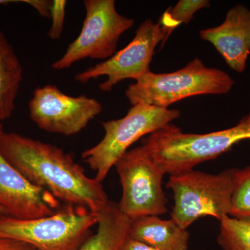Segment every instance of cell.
<instances>
[{"mask_svg": "<svg viewBox=\"0 0 250 250\" xmlns=\"http://www.w3.org/2000/svg\"><path fill=\"white\" fill-rule=\"evenodd\" d=\"M129 238L159 250H188L190 233L172 219L146 215L131 220Z\"/></svg>", "mask_w": 250, "mask_h": 250, "instance_id": "obj_13", "label": "cell"}, {"mask_svg": "<svg viewBox=\"0 0 250 250\" xmlns=\"http://www.w3.org/2000/svg\"><path fill=\"white\" fill-rule=\"evenodd\" d=\"M22 2L30 5L43 17L51 18L52 1L48 0H22Z\"/></svg>", "mask_w": 250, "mask_h": 250, "instance_id": "obj_20", "label": "cell"}, {"mask_svg": "<svg viewBox=\"0 0 250 250\" xmlns=\"http://www.w3.org/2000/svg\"><path fill=\"white\" fill-rule=\"evenodd\" d=\"M218 243L223 250H250V224L225 217L220 222Z\"/></svg>", "mask_w": 250, "mask_h": 250, "instance_id": "obj_17", "label": "cell"}, {"mask_svg": "<svg viewBox=\"0 0 250 250\" xmlns=\"http://www.w3.org/2000/svg\"><path fill=\"white\" fill-rule=\"evenodd\" d=\"M121 250H159L142 242L128 238Z\"/></svg>", "mask_w": 250, "mask_h": 250, "instance_id": "obj_22", "label": "cell"}, {"mask_svg": "<svg viewBox=\"0 0 250 250\" xmlns=\"http://www.w3.org/2000/svg\"><path fill=\"white\" fill-rule=\"evenodd\" d=\"M0 207L21 220L48 216L62 207L50 192L36 187L5 159L0 152Z\"/></svg>", "mask_w": 250, "mask_h": 250, "instance_id": "obj_11", "label": "cell"}, {"mask_svg": "<svg viewBox=\"0 0 250 250\" xmlns=\"http://www.w3.org/2000/svg\"><path fill=\"white\" fill-rule=\"evenodd\" d=\"M166 42L165 34L160 24L147 19L141 23L136 30L133 40L104 62L77 74L75 80L85 83L98 77L106 76L107 80L99 85L104 93L113 90V87L126 79L137 80L150 72L151 62L156 46Z\"/></svg>", "mask_w": 250, "mask_h": 250, "instance_id": "obj_9", "label": "cell"}, {"mask_svg": "<svg viewBox=\"0 0 250 250\" xmlns=\"http://www.w3.org/2000/svg\"><path fill=\"white\" fill-rule=\"evenodd\" d=\"M22 72L14 47L0 29V123L12 116Z\"/></svg>", "mask_w": 250, "mask_h": 250, "instance_id": "obj_15", "label": "cell"}, {"mask_svg": "<svg viewBox=\"0 0 250 250\" xmlns=\"http://www.w3.org/2000/svg\"><path fill=\"white\" fill-rule=\"evenodd\" d=\"M29 110L31 121L41 129L69 136L86 127L103 106L96 99L70 96L56 85H45L34 90Z\"/></svg>", "mask_w": 250, "mask_h": 250, "instance_id": "obj_10", "label": "cell"}, {"mask_svg": "<svg viewBox=\"0 0 250 250\" xmlns=\"http://www.w3.org/2000/svg\"><path fill=\"white\" fill-rule=\"evenodd\" d=\"M0 250H36L23 242L0 237Z\"/></svg>", "mask_w": 250, "mask_h": 250, "instance_id": "obj_21", "label": "cell"}, {"mask_svg": "<svg viewBox=\"0 0 250 250\" xmlns=\"http://www.w3.org/2000/svg\"><path fill=\"white\" fill-rule=\"evenodd\" d=\"M131 223L118 204L109 201L98 213L96 233L85 241L80 250H121L129 238Z\"/></svg>", "mask_w": 250, "mask_h": 250, "instance_id": "obj_14", "label": "cell"}, {"mask_svg": "<svg viewBox=\"0 0 250 250\" xmlns=\"http://www.w3.org/2000/svg\"><path fill=\"white\" fill-rule=\"evenodd\" d=\"M179 110L145 104L132 105L126 116L102 123L104 136L93 147L82 152V158L103 182L122 156L141 138L162 129L180 117Z\"/></svg>", "mask_w": 250, "mask_h": 250, "instance_id": "obj_6", "label": "cell"}, {"mask_svg": "<svg viewBox=\"0 0 250 250\" xmlns=\"http://www.w3.org/2000/svg\"><path fill=\"white\" fill-rule=\"evenodd\" d=\"M18 1H12V0H0V4L8 5L13 2H18Z\"/></svg>", "mask_w": 250, "mask_h": 250, "instance_id": "obj_23", "label": "cell"}, {"mask_svg": "<svg viewBox=\"0 0 250 250\" xmlns=\"http://www.w3.org/2000/svg\"><path fill=\"white\" fill-rule=\"evenodd\" d=\"M85 17L80 35L63 55L52 63L62 70L85 59H107L116 53L121 36L135 24L117 11L114 0H85Z\"/></svg>", "mask_w": 250, "mask_h": 250, "instance_id": "obj_7", "label": "cell"}, {"mask_svg": "<svg viewBox=\"0 0 250 250\" xmlns=\"http://www.w3.org/2000/svg\"><path fill=\"white\" fill-rule=\"evenodd\" d=\"M209 7L210 3L208 0H179L174 7L166 10L159 22L165 34L166 42L182 23L187 24L197 11Z\"/></svg>", "mask_w": 250, "mask_h": 250, "instance_id": "obj_16", "label": "cell"}, {"mask_svg": "<svg viewBox=\"0 0 250 250\" xmlns=\"http://www.w3.org/2000/svg\"><path fill=\"white\" fill-rule=\"evenodd\" d=\"M229 216L250 224V166L243 169L235 168Z\"/></svg>", "mask_w": 250, "mask_h": 250, "instance_id": "obj_18", "label": "cell"}, {"mask_svg": "<svg viewBox=\"0 0 250 250\" xmlns=\"http://www.w3.org/2000/svg\"><path fill=\"white\" fill-rule=\"evenodd\" d=\"M250 139V113L229 129L205 134H187L169 124L142 140V147L165 174L192 170Z\"/></svg>", "mask_w": 250, "mask_h": 250, "instance_id": "obj_2", "label": "cell"}, {"mask_svg": "<svg viewBox=\"0 0 250 250\" xmlns=\"http://www.w3.org/2000/svg\"><path fill=\"white\" fill-rule=\"evenodd\" d=\"M65 0H53L51 8L52 26L48 31V36L52 40H58L62 36L65 17Z\"/></svg>", "mask_w": 250, "mask_h": 250, "instance_id": "obj_19", "label": "cell"}, {"mask_svg": "<svg viewBox=\"0 0 250 250\" xmlns=\"http://www.w3.org/2000/svg\"><path fill=\"white\" fill-rule=\"evenodd\" d=\"M97 223L96 213L65 205L53 215L29 220L0 214V237L27 243L36 250H80Z\"/></svg>", "mask_w": 250, "mask_h": 250, "instance_id": "obj_4", "label": "cell"}, {"mask_svg": "<svg viewBox=\"0 0 250 250\" xmlns=\"http://www.w3.org/2000/svg\"><path fill=\"white\" fill-rule=\"evenodd\" d=\"M0 214L6 215V211L1 207H0Z\"/></svg>", "mask_w": 250, "mask_h": 250, "instance_id": "obj_24", "label": "cell"}, {"mask_svg": "<svg viewBox=\"0 0 250 250\" xmlns=\"http://www.w3.org/2000/svg\"><path fill=\"white\" fill-rule=\"evenodd\" d=\"M233 84L234 81L227 72L207 67L200 59H195L170 73L148 72L130 84L125 95L131 105L145 104L167 108L190 97L228 93Z\"/></svg>", "mask_w": 250, "mask_h": 250, "instance_id": "obj_3", "label": "cell"}, {"mask_svg": "<svg viewBox=\"0 0 250 250\" xmlns=\"http://www.w3.org/2000/svg\"><path fill=\"white\" fill-rule=\"evenodd\" d=\"M235 169L219 174L189 170L170 175L166 187L173 192L174 204L171 219L187 229L205 216L221 221L231 208Z\"/></svg>", "mask_w": 250, "mask_h": 250, "instance_id": "obj_5", "label": "cell"}, {"mask_svg": "<svg viewBox=\"0 0 250 250\" xmlns=\"http://www.w3.org/2000/svg\"><path fill=\"white\" fill-rule=\"evenodd\" d=\"M123 189L118 204L123 214L131 220L167 211L162 183L165 173L142 147L134 148L115 164Z\"/></svg>", "mask_w": 250, "mask_h": 250, "instance_id": "obj_8", "label": "cell"}, {"mask_svg": "<svg viewBox=\"0 0 250 250\" xmlns=\"http://www.w3.org/2000/svg\"><path fill=\"white\" fill-rule=\"evenodd\" d=\"M0 152L31 184L66 205L98 214L110 201L102 182L88 177L70 154L57 146L6 132L0 124Z\"/></svg>", "mask_w": 250, "mask_h": 250, "instance_id": "obj_1", "label": "cell"}, {"mask_svg": "<svg viewBox=\"0 0 250 250\" xmlns=\"http://www.w3.org/2000/svg\"><path fill=\"white\" fill-rule=\"evenodd\" d=\"M233 70L242 73L250 54V9L238 4L229 10L225 21L217 27L200 31Z\"/></svg>", "mask_w": 250, "mask_h": 250, "instance_id": "obj_12", "label": "cell"}]
</instances>
